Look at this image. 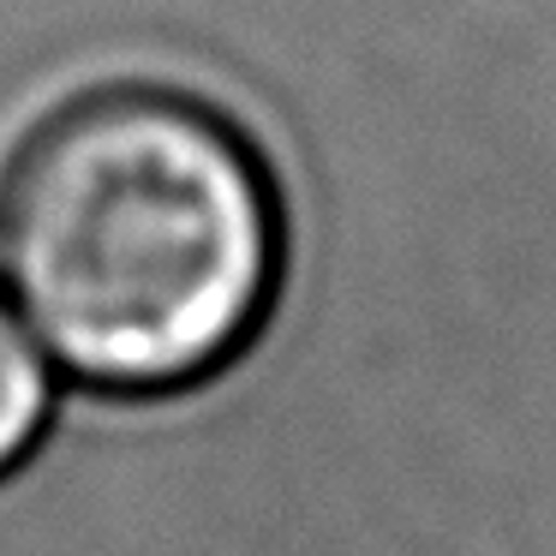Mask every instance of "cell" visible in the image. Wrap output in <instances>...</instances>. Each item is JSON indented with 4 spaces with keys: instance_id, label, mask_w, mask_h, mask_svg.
Listing matches in <instances>:
<instances>
[{
    "instance_id": "cell-2",
    "label": "cell",
    "mask_w": 556,
    "mask_h": 556,
    "mask_svg": "<svg viewBox=\"0 0 556 556\" xmlns=\"http://www.w3.org/2000/svg\"><path fill=\"white\" fill-rule=\"evenodd\" d=\"M42 419H49V371H42V353L13 324V312L0 305V479L30 455Z\"/></svg>"
},
{
    "instance_id": "cell-1",
    "label": "cell",
    "mask_w": 556,
    "mask_h": 556,
    "mask_svg": "<svg viewBox=\"0 0 556 556\" xmlns=\"http://www.w3.org/2000/svg\"><path fill=\"white\" fill-rule=\"evenodd\" d=\"M0 276L30 336L114 395L222 371L281 276V204L216 109L126 85L61 109L0 192Z\"/></svg>"
}]
</instances>
